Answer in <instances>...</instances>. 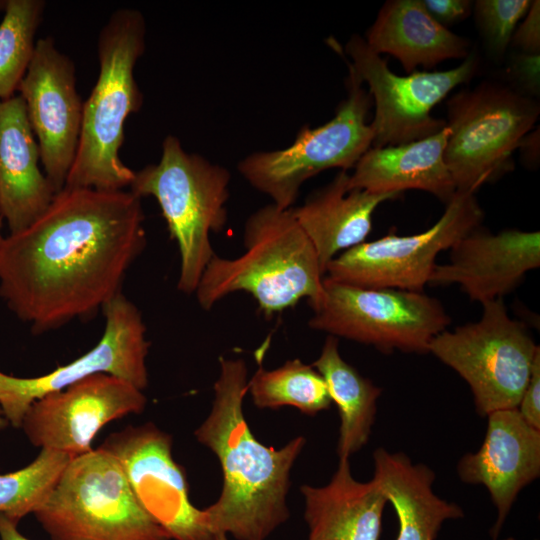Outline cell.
I'll use <instances>...</instances> for the list:
<instances>
[{
  "label": "cell",
  "instance_id": "18",
  "mask_svg": "<svg viewBox=\"0 0 540 540\" xmlns=\"http://www.w3.org/2000/svg\"><path fill=\"white\" fill-rule=\"evenodd\" d=\"M481 447L463 455L456 470L461 481L481 484L496 508L493 540L520 491L540 475V431L530 426L517 408L490 413Z\"/></svg>",
  "mask_w": 540,
  "mask_h": 540
},
{
  "label": "cell",
  "instance_id": "25",
  "mask_svg": "<svg viewBox=\"0 0 540 540\" xmlns=\"http://www.w3.org/2000/svg\"><path fill=\"white\" fill-rule=\"evenodd\" d=\"M323 377L340 415L337 454L349 458L369 441L382 389L340 355L337 337L328 335L312 365Z\"/></svg>",
  "mask_w": 540,
  "mask_h": 540
},
{
  "label": "cell",
  "instance_id": "1",
  "mask_svg": "<svg viewBox=\"0 0 540 540\" xmlns=\"http://www.w3.org/2000/svg\"><path fill=\"white\" fill-rule=\"evenodd\" d=\"M130 190L67 188L27 228L0 243V297L34 334L93 317L122 293L147 238Z\"/></svg>",
  "mask_w": 540,
  "mask_h": 540
},
{
  "label": "cell",
  "instance_id": "33",
  "mask_svg": "<svg viewBox=\"0 0 540 540\" xmlns=\"http://www.w3.org/2000/svg\"><path fill=\"white\" fill-rule=\"evenodd\" d=\"M426 10L438 23L447 25L466 19L472 12L469 0H422Z\"/></svg>",
  "mask_w": 540,
  "mask_h": 540
},
{
  "label": "cell",
  "instance_id": "6",
  "mask_svg": "<svg viewBox=\"0 0 540 540\" xmlns=\"http://www.w3.org/2000/svg\"><path fill=\"white\" fill-rule=\"evenodd\" d=\"M51 540H170L101 447L75 456L33 513Z\"/></svg>",
  "mask_w": 540,
  "mask_h": 540
},
{
  "label": "cell",
  "instance_id": "34",
  "mask_svg": "<svg viewBox=\"0 0 540 540\" xmlns=\"http://www.w3.org/2000/svg\"><path fill=\"white\" fill-rule=\"evenodd\" d=\"M18 523L0 513V539L1 540H30L17 529Z\"/></svg>",
  "mask_w": 540,
  "mask_h": 540
},
{
  "label": "cell",
  "instance_id": "5",
  "mask_svg": "<svg viewBox=\"0 0 540 540\" xmlns=\"http://www.w3.org/2000/svg\"><path fill=\"white\" fill-rule=\"evenodd\" d=\"M231 173L195 153H188L174 135L162 143L158 163L135 172L130 191L158 202L171 239L178 246L180 272L178 289L195 293L200 278L216 255L211 233L224 229L230 197Z\"/></svg>",
  "mask_w": 540,
  "mask_h": 540
},
{
  "label": "cell",
  "instance_id": "23",
  "mask_svg": "<svg viewBox=\"0 0 540 540\" xmlns=\"http://www.w3.org/2000/svg\"><path fill=\"white\" fill-rule=\"evenodd\" d=\"M364 40L375 53L395 57L407 74L470 54L469 40L433 19L422 0L385 2Z\"/></svg>",
  "mask_w": 540,
  "mask_h": 540
},
{
  "label": "cell",
  "instance_id": "9",
  "mask_svg": "<svg viewBox=\"0 0 540 540\" xmlns=\"http://www.w3.org/2000/svg\"><path fill=\"white\" fill-rule=\"evenodd\" d=\"M482 306L478 321L439 333L428 352L467 382L477 413L487 417L518 407L540 347L527 327L509 316L503 299Z\"/></svg>",
  "mask_w": 540,
  "mask_h": 540
},
{
  "label": "cell",
  "instance_id": "12",
  "mask_svg": "<svg viewBox=\"0 0 540 540\" xmlns=\"http://www.w3.org/2000/svg\"><path fill=\"white\" fill-rule=\"evenodd\" d=\"M346 59L360 80L369 87L375 107L370 126L371 147H385L417 141L446 126L432 115L433 108L455 87L469 82L479 60L470 54L446 71H414L405 76L390 70L386 60L372 51L363 37L352 35L345 45Z\"/></svg>",
  "mask_w": 540,
  "mask_h": 540
},
{
  "label": "cell",
  "instance_id": "3",
  "mask_svg": "<svg viewBox=\"0 0 540 540\" xmlns=\"http://www.w3.org/2000/svg\"><path fill=\"white\" fill-rule=\"evenodd\" d=\"M244 252L236 258L217 254L206 266L195 295L204 310L238 292L250 294L266 316L295 306L311 308L323 298L324 274L315 249L291 209L267 204L245 221Z\"/></svg>",
  "mask_w": 540,
  "mask_h": 540
},
{
  "label": "cell",
  "instance_id": "4",
  "mask_svg": "<svg viewBox=\"0 0 540 540\" xmlns=\"http://www.w3.org/2000/svg\"><path fill=\"white\" fill-rule=\"evenodd\" d=\"M145 35L143 14L131 8L114 11L102 27L97 41L99 74L83 103L77 151L64 187H130L135 172L121 161L119 150L127 117L143 104L134 69L145 50Z\"/></svg>",
  "mask_w": 540,
  "mask_h": 540
},
{
  "label": "cell",
  "instance_id": "30",
  "mask_svg": "<svg viewBox=\"0 0 540 540\" xmlns=\"http://www.w3.org/2000/svg\"><path fill=\"white\" fill-rule=\"evenodd\" d=\"M509 75L519 93L534 98L540 91V53L513 55L509 65Z\"/></svg>",
  "mask_w": 540,
  "mask_h": 540
},
{
  "label": "cell",
  "instance_id": "38",
  "mask_svg": "<svg viewBox=\"0 0 540 540\" xmlns=\"http://www.w3.org/2000/svg\"><path fill=\"white\" fill-rule=\"evenodd\" d=\"M6 6V0H0V10H4Z\"/></svg>",
  "mask_w": 540,
  "mask_h": 540
},
{
  "label": "cell",
  "instance_id": "36",
  "mask_svg": "<svg viewBox=\"0 0 540 540\" xmlns=\"http://www.w3.org/2000/svg\"><path fill=\"white\" fill-rule=\"evenodd\" d=\"M214 540H228L227 535L223 533L215 534Z\"/></svg>",
  "mask_w": 540,
  "mask_h": 540
},
{
  "label": "cell",
  "instance_id": "15",
  "mask_svg": "<svg viewBox=\"0 0 540 540\" xmlns=\"http://www.w3.org/2000/svg\"><path fill=\"white\" fill-rule=\"evenodd\" d=\"M17 91L38 142L44 174L58 193L76 155L84 102L77 90L73 61L57 49L51 36L36 41Z\"/></svg>",
  "mask_w": 540,
  "mask_h": 540
},
{
  "label": "cell",
  "instance_id": "19",
  "mask_svg": "<svg viewBox=\"0 0 540 540\" xmlns=\"http://www.w3.org/2000/svg\"><path fill=\"white\" fill-rule=\"evenodd\" d=\"M39 160L38 142L22 97L0 99V212L10 234L37 220L56 194Z\"/></svg>",
  "mask_w": 540,
  "mask_h": 540
},
{
  "label": "cell",
  "instance_id": "8",
  "mask_svg": "<svg viewBox=\"0 0 540 540\" xmlns=\"http://www.w3.org/2000/svg\"><path fill=\"white\" fill-rule=\"evenodd\" d=\"M346 63L347 96L331 120L316 128L304 126L286 148L254 152L237 164L244 179L280 209L292 208L300 187L309 178L327 169L354 168L372 146L373 130L367 123L372 98Z\"/></svg>",
  "mask_w": 540,
  "mask_h": 540
},
{
  "label": "cell",
  "instance_id": "13",
  "mask_svg": "<svg viewBox=\"0 0 540 540\" xmlns=\"http://www.w3.org/2000/svg\"><path fill=\"white\" fill-rule=\"evenodd\" d=\"M102 311L105 328L101 339L71 363L31 378L0 371V409L10 425L21 428L24 415L34 401L97 373L116 376L142 391L147 387L146 358L150 343L140 310L120 293Z\"/></svg>",
  "mask_w": 540,
  "mask_h": 540
},
{
  "label": "cell",
  "instance_id": "32",
  "mask_svg": "<svg viewBox=\"0 0 540 540\" xmlns=\"http://www.w3.org/2000/svg\"><path fill=\"white\" fill-rule=\"evenodd\" d=\"M517 410L530 426L540 431V351L535 356L530 379Z\"/></svg>",
  "mask_w": 540,
  "mask_h": 540
},
{
  "label": "cell",
  "instance_id": "35",
  "mask_svg": "<svg viewBox=\"0 0 540 540\" xmlns=\"http://www.w3.org/2000/svg\"><path fill=\"white\" fill-rule=\"evenodd\" d=\"M8 421L7 419L5 418L2 410L0 409V431L5 429L7 426H8Z\"/></svg>",
  "mask_w": 540,
  "mask_h": 540
},
{
  "label": "cell",
  "instance_id": "10",
  "mask_svg": "<svg viewBox=\"0 0 540 540\" xmlns=\"http://www.w3.org/2000/svg\"><path fill=\"white\" fill-rule=\"evenodd\" d=\"M323 286L309 327L383 353H427L432 339L450 324L441 302L423 292L358 287L325 276Z\"/></svg>",
  "mask_w": 540,
  "mask_h": 540
},
{
  "label": "cell",
  "instance_id": "7",
  "mask_svg": "<svg viewBox=\"0 0 540 540\" xmlns=\"http://www.w3.org/2000/svg\"><path fill=\"white\" fill-rule=\"evenodd\" d=\"M540 113L534 98L484 82L447 102L444 159L457 192L474 194L513 167L512 155Z\"/></svg>",
  "mask_w": 540,
  "mask_h": 540
},
{
  "label": "cell",
  "instance_id": "27",
  "mask_svg": "<svg viewBox=\"0 0 540 540\" xmlns=\"http://www.w3.org/2000/svg\"><path fill=\"white\" fill-rule=\"evenodd\" d=\"M43 0H6L0 22V99L14 96L32 60Z\"/></svg>",
  "mask_w": 540,
  "mask_h": 540
},
{
  "label": "cell",
  "instance_id": "37",
  "mask_svg": "<svg viewBox=\"0 0 540 540\" xmlns=\"http://www.w3.org/2000/svg\"><path fill=\"white\" fill-rule=\"evenodd\" d=\"M2 221H3V217H2V214L0 212V243H1L2 239H3V236L1 234Z\"/></svg>",
  "mask_w": 540,
  "mask_h": 540
},
{
  "label": "cell",
  "instance_id": "2",
  "mask_svg": "<svg viewBox=\"0 0 540 540\" xmlns=\"http://www.w3.org/2000/svg\"><path fill=\"white\" fill-rule=\"evenodd\" d=\"M211 411L195 430L198 442L218 458L223 483L218 500L203 509L213 534L237 540H265L288 520L290 472L306 439L298 436L280 449L253 435L243 413L248 369L241 358H219Z\"/></svg>",
  "mask_w": 540,
  "mask_h": 540
},
{
  "label": "cell",
  "instance_id": "39",
  "mask_svg": "<svg viewBox=\"0 0 540 540\" xmlns=\"http://www.w3.org/2000/svg\"><path fill=\"white\" fill-rule=\"evenodd\" d=\"M505 540H515L513 537H508Z\"/></svg>",
  "mask_w": 540,
  "mask_h": 540
},
{
  "label": "cell",
  "instance_id": "24",
  "mask_svg": "<svg viewBox=\"0 0 540 540\" xmlns=\"http://www.w3.org/2000/svg\"><path fill=\"white\" fill-rule=\"evenodd\" d=\"M373 464L372 479L397 514L396 540H435L445 521L464 516L458 504L434 492L435 473L427 465L384 448L373 452Z\"/></svg>",
  "mask_w": 540,
  "mask_h": 540
},
{
  "label": "cell",
  "instance_id": "29",
  "mask_svg": "<svg viewBox=\"0 0 540 540\" xmlns=\"http://www.w3.org/2000/svg\"><path fill=\"white\" fill-rule=\"evenodd\" d=\"M530 0H478L474 12L489 52L501 57L530 7Z\"/></svg>",
  "mask_w": 540,
  "mask_h": 540
},
{
  "label": "cell",
  "instance_id": "21",
  "mask_svg": "<svg viewBox=\"0 0 540 540\" xmlns=\"http://www.w3.org/2000/svg\"><path fill=\"white\" fill-rule=\"evenodd\" d=\"M449 129L426 138L385 147H370L349 176V188L402 194L421 190L447 203L456 193L444 159Z\"/></svg>",
  "mask_w": 540,
  "mask_h": 540
},
{
  "label": "cell",
  "instance_id": "17",
  "mask_svg": "<svg viewBox=\"0 0 540 540\" xmlns=\"http://www.w3.org/2000/svg\"><path fill=\"white\" fill-rule=\"evenodd\" d=\"M446 264H436L430 285L457 284L481 304L513 291L527 272L540 266L539 231L507 229L497 234L480 226L450 249Z\"/></svg>",
  "mask_w": 540,
  "mask_h": 540
},
{
  "label": "cell",
  "instance_id": "20",
  "mask_svg": "<svg viewBox=\"0 0 540 540\" xmlns=\"http://www.w3.org/2000/svg\"><path fill=\"white\" fill-rule=\"evenodd\" d=\"M349 176L347 171L340 170L326 186L309 195L303 205L290 208L312 243L324 276L332 259L365 242L376 208L401 195L349 188Z\"/></svg>",
  "mask_w": 540,
  "mask_h": 540
},
{
  "label": "cell",
  "instance_id": "11",
  "mask_svg": "<svg viewBox=\"0 0 540 540\" xmlns=\"http://www.w3.org/2000/svg\"><path fill=\"white\" fill-rule=\"evenodd\" d=\"M484 213L472 193L457 192L437 222L412 235L394 232L363 242L332 259L325 277L365 288L423 292L436 266V257L478 228Z\"/></svg>",
  "mask_w": 540,
  "mask_h": 540
},
{
  "label": "cell",
  "instance_id": "16",
  "mask_svg": "<svg viewBox=\"0 0 540 540\" xmlns=\"http://www.w3.org/2000/svg\"><path fill=\"white\" fill-rule=\"evenodd\" d=\"M146 403L133 384L97 373L34 401L21 428L34 446L75 457L93 449L96 434L106 424L141 413Z\"/></svg>",
  "mask_w": 540,
  "mask_h": 540
},
{
  "label": "cell",
  "instance_id": "28",
  "mask_svg": "<svg viewBox=\"0 0 540 540\" xmlns=\"http://www.w3.org/2000/svg\"><path fill=\"white\" fill-rule=\"evenodd\" d=\"M73 458L64 452L41 449L24 468L0 474V513L17 523L27 514L34 513Z\"/></svg>",
  "mask_w": 540,
  "mask_h": 540
},
{
  "label": "cell",
  "instance_id": "14",
  "mask_svg": "<svg viewBox=\"0 0 540 540\" xmlns=\"http://www.w3.org/2000/svg\"><path fill=\"white\" fill-rule=\"evenodd\" d=\"M120 463L142 508L175 540H214L203 510L189 499L184 468L172 455V437L151 422L111 434L100 446Z\"/></svg>",
  "mask_w": 540,
  "mask_h": 540
},
{
  "label": "cell",
  "instance_id": "31",
  "mask_svg": "<svg viewBox=\"0 0 540 540\" xmlns=\"http://www.w3.org/2000/svg\"><path fill=\"white\" fill-rule=\"evenodd\" d=\"M510 46L521 53H540V2L531 1L528 12L517 25Z\"/></svg>",
  "mask_w": 540,
  "mask_h": 540
},
{
  "label": "cell",
  "instance_id": "22",
  "mask_svg": "<svg viewBox=\"0 0 540 540\" xmlns=\"http://www.w3.org/2000/svg\"><path fill=\"white\" fill-rule=\"evenodd\" d=\"M300 492L308 540H379L388 501L373 479L360 482L353 477L349 458H339L327 485H302Z\"/></svg>",
  "mask_w": 540,
  "mask_h": 540
},
{
  "label": "cell",
  "instance_id": "26",
  "mask_svg": "<svg viewBox=\"0 0 540 540\" xmlns=\"http://www.w3.org/2000/svg\"><path fill=\"white\" fill-rule=\"evenodd\" d=\"M248 392L257 408L291 406L309 416L329 409L332 403L321 374L299 359L288 360L273 370L260 364L248 380Z\"/></svg>",
  "mask_w": 540,
  "mask_h": 540
}]
</instances>
